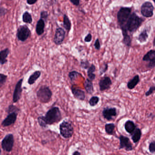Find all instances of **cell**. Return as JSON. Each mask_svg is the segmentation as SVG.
<instances>
[{"label": "cell", "instance_id": "obj_1", "mask_svg": "<svg viewBox=\"0 0 155 155\" xmlns=\"http://www.w3.org/2000/svg\"><path fill=\"white\" fill-rule=\"evenodd\" d=\"M145 20L143 18L138 16L136 12H132L126 23L125 29L121 31L126 30L130 33H135Z\"/></svg>", "mask_w": 155, "mask_h": 155}, {"label": "cell", "instance_id": "obj_2", "mask_svg": "<svg viewBox=\"0 0 155 155\" xmlns=\"http://www.w3.org/2000/svg\"><path fill=\"white\" fill-rule=\"evenodd\" d=\"M44 118L48 125H53L59 122L62 118L59 108L54 107L50 109L45 114Z\"/></svg>", "mask_w": 155, "mask_h": 155}, {"label": "cell", "instance_id": "obj_3", "mask_svg": "<svg viewBox=\"0 0 155 155\" xmlns=\"http://www.w3.org/2000/svg\"><path fill=\"white\" fill-rule=\"evenodd\" d=\"M132 8L130 7H121L117 13L118 24L121 30L125 29L126 23L131 14Z\"/></svg>", "mask_w": 155, "mask_h": 155}, {"label": "cell", "instance_id": "obj_4", "mask_svg": "<svg viewBox=\"0 0 155 155\" xmlns=\"http://www.w3.org/2000/svg\"><path fill=\"white\" fill-rule=\"evenodd\" d=\"M37 96L41 102L47 103L50 101L52 98V92L48 86L42 85L37 91Z\"/></svg>", "mask_w": 155, "mask_h": 155}, {"label": "cell", "instance_id": "obj_5", "mask_svg": "<svg viewBox=\"0 0 155 155\" xmlns=\"http://www.w3.org/2000/svg\"><path fill=\"white\" fill-rule=\"evenodd\" d=\"M60 132L64 138L71 137L74 133V128L72 122L70 120H64L60 124Z\"/></svg>", "mask_w": 155, "mask_h": 155}, {"label": "cell", "instance_id": "obj_6", "mask_svg": "<svg viewBox=\"0 0 155 155\" xmlns=\"http://www.w3.org/2000/svg\"><path fill=\"white\" fill-rule=\"evenodd\" d=\"M31 32L26 25H21L17 30V37L20 41L24 42L31 36Z\"/></svg>", "mask_w": 155, "mask_h": 155}, {"label": "cell", "instance_id": "obj_7", "mask_svg": "<svg viewBox=\"0 0 155 155\" xmlns=\"http://www.w3.org/2000/svg\"><path fill=\"white\" fill-rule=\"evenodd\" d=\"M14 144V137L13 134H7L1 142L2 148L4 151L11 152L13 149Z\"/></svg>", "mask_w": 155, "mask_h": 155}, {"label": "cell", "instance_id": "obj_8", "mask_svg": "<svg viewBox=\"0 0 155 155\" xmlns=\"http://www.w3.org/2000/svg\"><path fill=\"white\" fill-rule=\"evenodd\" d=\"M154 10V6L150 2H145L140 7V13L145 18H150L153 17Z\"/></svg>", "mask_w": 155, "mask_h": 155}, {"label": "cell", "instance_id": "obj_9", "mask_svg": "<svg viewBox=\"0 0 155 155\" xmlns=\"http://www.w3.org/2000/svg\"><path fill=\"white\" fill-rule=\"evenodd\" d=\"M119 139L120 140L119 149H124L127 151H131L134 150L133 145L128 137L120 135L119 137Z\"/></svg>", "mask_w": 155, "mask_h": 155}, {"label": "cell", "instance_id": "obj_10", "mask_svg": "<svg viewBox=\"0 0 155 155\" xmlns=\"http://www.w3.org/2000/svg\"><path fill=\"white\" fill-rule=\"evenodd\" d=\"M142 61L148 62L147 68L153 69L155 68V50H150L142 58Z\"/></svg>", "mask_w": 155, "mask_h": 155}, {"label": "cell", "instance_id": "obj_11", "mask_svg": "<svg viewBox=\"0 0 155 155\" xmlns=\"http://www.w3.org/2000/svg\"><path fill=\"white\" fill-rule=\"evenodd\" d=\"M66 37V31L61 27L56 29L55 35L53 38V41L57 46H59L63 43Z\"/></svg>", "mask_w": 155, "mask_h": 155}, {"label": "cell", "instance_id": "obj_12", "mask_svg": "<svg viewBox=\"0 0 155 155\" xmlns=\"http://www.w3.org/2000/svg\"><path fill=\"white\" fill-rule=\"evenodd\" d=\"M102 116L104 119L110 121L113 120L114 117L117 115V110L116 107H106L103 108L102 111Z\"/></svg>", "mask_w": 155, "mask_h": 155}, {"label": "cell", "instance_id": "obj_13", "mask_svg": "<svg viewBox=\"0 0 155 155\" xmlns=\"http://www.w3.org/2000/svg\"><path fill=\"white\" fill-rule=\"evenodd\" d=\"M24 78L20 79L17 82L14 89L13 94V103H17L21 98L22 92V85Z\"/></svg>", "mask_w": 155, "mask_h": 155}, {"label": "cell", "instance_id": "obj_14", "mask_svg": "<svg viewBox=\"0 0 155 155\" xmlns=\"http://www.w3.org/2000/svg\"><path fill=\"white\" fill-rule=\"evenodd\" d=\"M112 85V81L111 79L108 76H104L102 77L99 82V90L101 91H104L108 90L110 88Z\"/></svg>", "mask_w": 155, "mask_h": 155}, {"label": "cell", "instance_id": "obj_15", "mask_svg": "<svg viewBox=\"0 0 155 155\" xmlns=\"http://www.w3.org/2000/svg\"><path fill=\"white\" fill-rule=\"evenodd\" d=\"M18 114V113L17 112H12L9 114H8L7 117L2 122V127H5L14 124L17 120Z\"/></svg>", "mask_w": 155, "mask_h": 155}, {"label": "cell", "instance_id": "obj_16", "mask_svg": "<svg viewBox=\"0 0 155 155\" xmlns=\"http://www.w3.org/2000/svg\"><path fill=\"white\" fill-rule=\"evenodd\" d=\"M151 30L150 26H147L145 27L142 31H140V34L137 38V40L140 43H145L147 42L149 34Z\"/></svg>", "mask_w": 155, "mask_h": 155}, {"label": "cell", "instance_id": "obj_17", "mask_svg": "<svg viewBox=\"0 0 155 155\" xmlns=\"http://www.w3.org/2000/svg\"><path fill=\"white\" fill-rule=\"evenodd\" d=\"M71 91L72 94L75 98L78 100L84 101L86 97L85 92L84 91L77 87H74L72 85L71 87Z\"/></svg>", "mask_w": 155, "mask_h": 155}, {"label": "cell", "instance_id": "obj_18", "mask_svg": "<svg viewBox=\"0 0 155 155\" xmlns=\"http://www.w3.org/2000/svg\"><path fill=\"white\" fill-rule=\"evenodd\" d=\"M124 128H125V130L129 134L131 135L137 128V126L134 123V121L129 120L125 122Z\"/></svg>", "mask_w": 155, "mask_h": 155}, {"label": "cell", "instance_id": "obj_19", "mask_svg": "<svg viewBox=\"0 0 155 155\" xmlns=\"http://www.w3.org/2000/svg\"><path fill=\"white\" fill-rule=\"evenodd\" d=\"M122 35L123 36L122 42L123 44L128 48H130L132 44V39L129 34L128 32L127 31H121Z\"/></svg>", "mask_w": 155, "mask_h": 155}, {"label": "cell", "instance_id": "obj_20", "mask_svg": "<svg viewBox=\"0 0 155 155\" xmlns=\"http://www.w3.org/2000/svg\"><path fill=\"white\" fill-rule=\"evenodd\" d=\"M45 21L40 18L38 22L36 27V31L38 36H41L44 33L45 31Z\"/></svg>", "mask_w": 155, "mask_h": 155}, {"label": "cell", "instance_id": "obj_21", "mask_svg": "<svg viewBox=\"0 0 155 155\" xmlns=\"http://www.w3.org/2000/svg\"><path fill=\"white\" fill-rule=\"evenodd\" d=\"M10 51L9 49L8 48H6L2 50L0 52V63L1 65H3L7 63L8 61L7 59V58L10 54Z\"/></svg>", "mask_w": 155, "mask_h": 155}, {"label": "cell", "instance_id": "obj_22", "mask_svg": "<svg viewBox=\"0 0 155 155\" xmlns=\"http://www.w3.org/2000/svg\"><path fill=\"white\" fill-rule=\"evenodd\" d=\"M140 81V77L138 75H136L130 80L128 81L127 87L129 90H132L135 88Z\"/></svg>", "mask_w": 155, "mask_h": 155}, {"label": "cell", "instance_id": "obj_23", "mask_svg": "<svg viewBox=\"0 0 155 155\" xmlns=\"http://www.w3.org/2000/svg\"><path fill=\"white\" fill-rule=\"evenodd\" d=\"M84 86L86 91L88 94L91 95L94 92V86L93 82L89 78L86 79L84 82Z\"/></svg>", "mask_w": 155, "mask_h": 155}, {"label": "cell", "instance_id": "obj_24", "mask_svg": "<svg viewBox=\"0 0 155 155\" xmlns=\"http://www.w3.org/2000/svg\"><path fill=\"white\" fill-rule=\"evenodd\" d=\"M41 72L40 71H34L29 78L28 82V84L31 85L35 83L37 80L40 77Z\"/></svg>", "mask_w": 155, "mask_h": 155}, {"label": "cell", "instance_id": "obj_25", "mask_svg": "<svg viewBox=\"0 0 155 155\" xmlns=\"http://www.w3.org/2000/svg\"><path fill=\"white\" fill-rule=\"evenodd\" d=\"M142 135V131L139 128H137L131 135V139L134 143H137L140 141Z\"/></svg>", "mask_w": 155, "mask_h": 155}, {"label": "cell", "instance_id": "obj_26", "mask_svg": "<svg viewBox=\"0 0 155 155\" xmlns=\"http://www.w3.org/2000/svg\"><path fill=\"white\" fill-rule=\"evenodd\" d=\"M96 70V66L93 64H91L90 68L87 69V74L88 78L91 80L94 81L96 78V74L94 73Z\"/></svg>", "mask_w": 155, "mask_h": 155}, {"label": "cell", "instance_id": "obj_27", "mask_svg": "<svg viewBox=\"0 0 155 155\" xmlns=\"http://www.w3.org/2000/svg\"><path fill=\"white\" fill-rule=\"evenodd\" d=\"M63 27L68 32H70L71 28V22L69 17L66 14L63 16Z\"/></svg>", "mask_w": 155, "mask_h": 155}, {"label": "cell", "instance_id": "obj_28", "mask_svg": "<svg viewBox=\"0 0 155 155\" xmlns=\"http://www.w3.org/2000/svg\"><path fill=\"white\" fill-rule=\"evenodd\" d=\"M116 126L114 123H107L105 126V130L106 133L109 135H114V130Z\"/></svg>", "mask_w": 155, "mask_h": 155}, {"label": "cell", "instance_id": "obj_29", "mask_svg": "<svg viewBox=\"0 0 155 155\" xmlns=\"http://www.w3.org/2000/svg\"><path fill=\"white\" fill-rule=\"evenodd\" d=\"M22 21L24 23H27V24H31L32 23V16L31 14L28 11H26L23 13L22 15Z\"/></svg>", "mask_w": 155, "mask_h": 155}, {"label": "cell", "instance_id": "obj_30", "mask_svg": "<svg viewBox=\"0 0 155 155\" xmlns=\"http://www.w3.org/2000/svg\"><path fill=\"white\" fill-rule=\"evenodd\" d=\"M81 75L80 73L78 72V71H70L68 73V77L69 78L71 82H74L76 80V79L80 76V75Z\"/></svg>", "mask_w": 155, "mask_h": 155}, {"label": "cell", "instance_id": "obj_31", "mask_svg": "<svg viewBox=\"0 0 155 155\" xmlns=\"http://www.w3.org/2000/svg\"><path fill=\"white\" fill-rule=\"evenodd\" d=\"M20 111L21 110L18 107L13 104L9 105L6 110V111L8 114L13 112H17L19 113Z\"/></svg>", "mask_w": 155, "mask_h": 155}, {"label": "cell", "instance_id": "obj_32", "mask_svg": "<svg viewBox=\"0 0 155 155\" xmlns=\"http://www.w3.org/2000/svg\"><path fill=\"white\" fill-rule=\"evenodd\" d=\"M100 98L97 96H93L90 99L89 103L91 107H95L99 102Z\"/></svg>", "mask_w": 155, "mask_h": 155}, {"label": "cell", "instance_id": "obj_33", "mask_svg": "<svg viewBox=\"0 0 155 155\" xmlns=\"http://www.w3.org/2000/svg\"><path fill=\"white\" fill-rule=\"evenodd\" d=\"M38 121L39 125H40L41 127L43 128L47 127V126L48 125L47 124L46 120H45V118H44V116H41L39 117L38 118Z\"/></svg>", "mask_w": 155, "mask_h": 155}, {"label": "cell", "instance_id": "obj_34", "mask_svg": "<svg viewBox=\"0 0 155 155\" xmlns=\"http://www.w3.org/2000/svg\"><path fill=\"white\" fill-rule=\"evenodd\" d=\"M91 65L90 63L88 60L86 59L81 61L80 66V67L81 68L84 69L85 70H87L90 68Z\"/></svg>", "mask_w": 155, "mask_h": 155}, {"label": "cell", "instance_id": "obj_35", "mask_svg": "<svg viewBox=\"0 0 155 155\" xmlns=\"http://www.w3.org/2000/svg\"><path fill=\"white\" fill-rule=\"evenodd\" d=\"M108 69V64L107 63H104L100 67L99 72L100 75H103L106 71H107Z\"/></svg>", "mask_w": 155, "mask_h": 155}, {"label": "cell", "instance_id": "obj_36", "mask_svg": "<svg viewBox=\"0 0 155 155\" xmlns=\"http://www.w3.org/2000/svg\"><path fill=\"white\" fill-rule=\"evenodd\" d=\"M8 76L5 74L1 73L0 74V87H2L7 81Z\"/></svg>", "mask_w": 155, "mask_h": 155}, {"label": "cell", "instance_id": "obj_37", "mask_svg": "<svg viewBox=\"0 0 155 155\" xmlns=\"http://www.w3.org/2000/svg\"><path fill=\"white\" fill-rule=\"evenodd\" d=\"M150 153H155V140H153L150 143L148 147Z\"/></svg>", "mask_w": 155, "mask_h": 155}, {"label": "cell", "instance_id": "obj_38", "mask_svg": "<svg viewBox=\"0 0 155 155\" xmlns=\"http://www.w3.org/2000/svg\"><path fill=\"white\" fill-rule=\"evenodd\" d=\"M48 13L46 11H42L40 13V18L42 19L45 21H47L48 18Z\"/></svg>", "mask_w": 155, "mask_h": 155}, {"label": "cell", "instance_id": "obj_39", "mask_svg": "<svg viewBox=\"0 0 155 155\" xmlns=\"http://www.w3.org/2000/svg\"><path fill=\"white\" fill-rule=\"evenodd\" d=\"M155 91V85L151 86L149 89L145 93V96L146 97H149L150 95H152Z\"/></svg>", "mask_w": 155, "mask_h": 155}, {"label": "cell", "instance_id": "obj_40", "mask_svg": "<svg viewBox=\"0 0 155 155\" xmlns=\"http://www.w3.org/2000/svg\"><path fill=\"white\" fill-rule=\"evenodd\" d=\"M94 46L95 47V48L97 50H100L101 46L100 41L99 38H97L96 41H95Z\"/></svg>", "mask_w": 155, "mask_h": 155}, {"label": "cell", "instance_id": "obj_41", "mask_svg": "<svg viewBox=\"0 0 155 155\" xmlns=\"http://www.w3.org/2000/svg\"><path fill=\"white\" fill-rule=\"evenodd\" d=\"M92 36L91 33H88L84 38V41L86 42H90L92 40Z\"/></svg>", "mask_w": 155, "mask_h": 155}, {"label": "cell", "instance_id": "obj_42", "mask_svg": "<svg viewBox=\"0 0 155 155\" xmlns=\"http://www.w3.org/2000/svg\"><path fill=\"white\" fill-rule=\"evenodd\" d=\"M8 10L7 9L3 7H1V10H0V15L1 17L4 16L7 14L8 12Z\"/></svg>", "mask_w": 155, "mask_h": 155}, {"label": "cell", "instance_id": "obj_43", "mask_svg": "<svg viewBox=\"0 0 155 155\" xmlns=\"http://www.w3.org/2000/svg\"><path fill=\"white\" fill-rule=\"evenodd\" d=\"M71 3H72L74 6H79L80 4V0H69Z\"/></svg>", "mask_w": 155, "mask_h": 155}, {"label": "cell", "instance_id": "obj_44", "mask_svg": "<svg viewBox=\"0 0 155 155\" xmlns=\"http://www.w3.org/2000/svg\"><path fill=\"white\" fill-rule=\"evenodd\" d=\"M38 1V0H27V3L29 5H34Z\"/></svg>", "mask_w": 155, "mask_h": 155}, {"label": "cell", "instance_id": "obj_45", "mask_svg": "<svg viewBox=\"0 0 155 155\" xmlns=\"http://www.w3.org/2000/svg\"><path fill=\"white\" fill-rule=\"evenodd\" d=\"M81 153L79 152L78 150H76V151H74V152L72 153V155H81Z\"/></svg>", "mask_w": 155, "mask_h": 155}, {"label": "cell", "instance_id": "obj_46", "mask_svg": "<svg viewBox=\"0 0 155 155\" xmlns=\"http://www.w3.org/2000/svg\"><path fill=\"white\" fill-rule=\"evenodd\" d=\"M152 43H153V47H155V37H154V38H153Z\"/></svg>", "mask_w": 155, "mask_h": 155}, {"label": "cell", "instance_id": "obj_47", "mask_svg": "<svg viewBox=\"0 0 155 155\" xmlns=\"http://www.w3.org/2000/svg\"><path fill=\"white\" fill-rule=\"evenodd\" d=\"M153 1V2H154V4H155V0H152Z\"/></svg>", "mask_w": 155, "mask_h": 155}, {"label": "cell", "instance_id": "obj_48", "mask_svg": "<svg viewBox=\"0 0 155 155\" xmlns=\"http://www.w3.org/2000/svg\"><path fill=\"white\" fill-rule=\"evenodd\" d=\"M153 80H154V81H155V77H154V78H153Z\"/></svg>", "mask_w": 155, "mask_h": 155}, {"label": "cell", "instance_id": "obj_49", "mask_svg": "<svg viewBox=\"0 0 155 155\" xmlns=\"http://www.w3.org/2000/svg\"><path fill=\"white\" fill-rule=\"evenodd\" d=\"M6 1H12V0H6Z\"/></svg>", "mask_w": 155, "mask_h": 155}]
</instances>
